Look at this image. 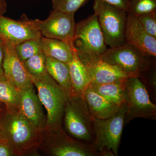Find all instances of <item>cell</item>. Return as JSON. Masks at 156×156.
Here are the masks:
<instances>
[{"mask_svg": "<svg viewBox=\"0 0 156 156\" xmlns=\"http://www.w3.org/2000/svg\"><path fill=\"white\" fill-rule=\"evenodd\" d=\"M41 131L19 110H6L0 119V143L10 147L17 156L36 154Z\"/></svg>", "mask_w": 156, "mask_h": 156, "instance_id": "1", "label": "cell"}, {"mask_svg": "<svg viewBox=\"0 0 156 156\" xmlns=\"http://www.w3.org/2000/svg\"><path fill=\"white\" fill-rule=\"evenodd\" d=\"M39 148L49 156H101L92 144L74 139L67 134L62 126L44 128L41 132Z\"/></svg>", "mask_w": 156, "mask_h": 156, "instance_id": "2", "label": "cell"}, {"mask_svg": "<svg viewBox=\"0 0 156 156\" xmlns=\"http://www.w3.org/2000/svg\"><path fill=\"white\" fill-rule=\"evenodd\" d=\"M92 115L83 96L67 97L62 118L65 130L73 138L89 144L94 141Z\"/></svg>", "mask_w": 156, "mask_h": 156, "instance_id": "3", "label": "cell"}, {"mask_svg": "<svg viewBox=\"0 0 156 156\" xmlns=\"http://www.w3.org/2000/svg\"><path fill=\"white\" fill-rule=\"evenodd\" d=\"M74 45L83 63L100 60L107 48L96 14L76 23Z\"/></svg>", "mask_w": 156, "mask_h": 156, "instance_id": "4", "label": "cell"}, {"mask_svg": "<svg viewBox=\"0 0 156 156\" xmlns=\"http://www.w3.org/2000/svg\"><path fill=\"white\" fill-rule=\"evenodd\" d=\"M30 76L34 86L36 87L39 99L47 111L45 127L62 126L67 95L48 72L37 77L30 75Z\"/></svg>", "mask_w": 156, "mask_h": 156, "instance_id": "5", "label": "cell"}, {"mask_svg": "<svg viewBox=\"0 0 156 156\" xmlns=\"http://www.w3.org/2000/svg\"><path fill=\"white\" fill-rule=\"evenodd\" d=\"M127 108L126 104L123 103L119 110L109 118L99 119L93 117L94 141L92 145L100 154L109 151L118 156Z\"/></svg>", "mask_w": 156, "mask_h": 156, "instance_id": "6", "label": "cell"}, {"mask_svg": "<svg viewBox=\"0 0 156 156\" xmlns=\"http://www.w3.org/2000/svg\"><path fill=\"white\" fill-rule=\"evenodd\" d=\"M93 9L107 46L114 48L125 44L127 12L102 0H94Z\"/></svg>", "mask_w": 156, "mask_h": 156, "instance_id": "7", "label": "cell"}, {"mask_svg": "<svg viewBox=\"0 0 156 156\" xmlns=\"http://www.w3.org/2000/svg\"><path fill=\"white\" fill-rule=\"evenodd\" d=\"M124 98L128 108L125 123H129L136 118L156 119V105L151 101L145 85L140 77L126 78Z\"/></svg>", "mask_w": 156, "mask_h": 156, "instance_id": "8", "label": "cell"}, {"mask_svg": "<svg viewBox=\"0 0 156 156\" xmlns=\"http://www.w3.org/2000/svg\"><path fill=\"white\" fill-rule=\"evenodd\" d=\"M101 60L115 66L130 76L140 77L149 68L147 57L133 45L125 44L107 49Z\"/></svg>", "mask_w": 156, "mask_h": 156, "instance_id": "9", "label": "cell"}, {"mask_svg": "<svg viewBox=\"0 0 156 156\" xmlns=\"http://www.w3.org/2000/svg\"><path fill=\"white\" fill-rule=\"evenodd\" d=\"M74 15L54 9L51 10L47 19L39 20V29L42 36L60 40L67 44L73 50L76 49L74 37L76 23Z\"/></svg>", "mask_w": 156, "mask_h": 156, "instance_id": "10", "label": "cell"}, {"mask_svg": "<svg viewBox=\"0 0 156 156\" xmlns=\"http://www.w3.org/2000/svg\"><path fill=\"white\" fill-rule=\"evenodd\" d=\"M38 21L29 19L25 14L19 20L0 15V40L15 46L26 40L41 37Z\"/></svg>", "mask_w": 156, "mask_h": 156, "instance_id": "11", "label": "cell"}, {"mask_svg": "<svg viewBox=\"0 0 156 156\" xmlns=\"http://www.w3.org/2000/svg\"><path fill=\"white\" fill-rule=\"evenodd\" d=\"M3 44V69L6 80L20 90L34 86L23 62L17 56L14 46L4 43Z\"/></svg>", "mask_w": 156, "mask_h": 156, "instance_id": "12", "label": "cell"}, {"mask_svg": "<svg viewBox=\"0 0 156 156\" xmlns=\"http://www.w3.org/2000/svg\"><path fill=\"white\" fill-rule=\"evenodd\" d=\"M126 43L133 45L147 57L156 56V38L146 31L136 16L128 14L125 31Z\"/></svg>", "mask_w": 156, "mask_h": 156, "instance_id": "13", "label": "cell"}, {"mask_svg": "<svg viewBox=\"0 0 156 156\" xmlns=\"http://www.w3.org/2000/svg\"><path fill=\"white\" fill-rule=\"evenodd\" d=\"M18 108L29 121L41 130L46 127L47 116L34 86L28 89H18Z\"/></svg>", "mask_w": 156, "mask_h": 156, "instance_id": "14", "label": "cell"}, {"mask_svg": "<svg viewBox=\"0 0 156 156\" xmlns=\"http://www.w3.org/2000/svg\"><path fill=\"white\" fill-rule=\"evenodd\" d=\"M83 64L90 79V83H108L130 77L118 68L101 59Z\"/></svg>", "mask_w": 156, "mask_h": 156, "instance_id": "15", "label": "cell"}, {"mask_svg": "<svg viewBox=\"0 0 156 156\" xmlns=\"http://www.w3.org/2000/svg\"><path fill=\"white\" fill-rule=\"evenodd\" d=\"M85 101L93 117L106 119L111 117L119 109L120 106L102 97L89 86L83 94Z\"/></svg>", "mask_w": 156, "mask_h": 156, "instance_id": "16", "label": "cell"}, {"mask_svg": "<svg viewBox=\"0 0 156 156\" xmlns=\"http://www.w3.org/2000/svg\"><path fill=\"white\" fill-rule=\"evenodd\" d=\"M68 65L74 95L83 96L85 89L90 85V80L86 68L76 49L73 50L72 59Z\"/></svg>", "mask_w": 156, "mask_h": 156, "instance_id": "17", "label": "cell"}, {"mask_svg": "<svg viewBox=\"0 0 156 156\" xmlns=\"http://www.w3.org/2000/svg\"><path fill=\"white\" fill-rule=\"evenodd\" d=\"M46 63L48 73L63 89L68 97L74 95L68 65L50 57H46Z\"/></svg>", "mask_w": 156, "mask_h": 156, "instance_id": "18", "label": "cell"}, {"mask_svg": "<svg viewBox=\"0 0 156 156\" xmlns=\"http://www.w3.org/2000/svg\"><path fill=\"white\" fill-rule=\"evenodd\" d=\"M43 52L46 57H50L64 63H69L73 57V50L65 42L57 39L42 36Z\"/></svg>", "mask_w": 156, "mask_h": 156, "instance_id": "19", "label": "cell"}, {"mask_svg": "<svg viewBox=\"0 0 156 156\" xmlns=\"http://www.w3.org/2000/svg\"><path fill=\"white\" fill-rule=\"evenodd\" d=\"M126 78L108 83H90L89 86L102 97L121 106L125 103L124 95Z\"/></svg>", "mask_w": 156, "mask_h": 156, "instance_id": "20", "label": "cell"}, {"mask_svg": "<svg viewBox=\"0 0 156 156\" xmlns=\"http://www.w3.org/2000/svg\"><path fill=\"white\" fill-rule=\"evenodd\" d=\"M18 89L14 87L5 78L0 79V101L10 111L19 110Z\"/></svg>", "mask_w": 156, "mask_h": 156, "instance_id": "21", "label": "cell"}, {"mask_svg": "<svg viewBox=\"0 0 156 156\" xmlns=\"http://www.w3.org/2000/svg\"><path fill=\"white\" fill-rule=\"evenodd\" d=\"M14 48L17 56L23 62L43 51L41 37L26 40L14 46Z\"/></svg>", "mask_w": 156, "mask_h": 156, "instance_id": "22", "label": "cell"}, {"mask_svg": "<svg viewBox=\"0 0 156 156\" xmlns=\"http://www.w3.org/2000/svg\"><path fill=\"white\" fill-rule=\"evenodd\" d=\"M46 62V56L43 51L23 62L30 75L36 77L43 75L48 72Z\"/></svg>", "mask_w": 156, "mask_h": 156, "instance_id": "23", "label": "cell"}, {"mask_svg": "<svg viewBox=\"0 0 156 156\" xmlns=\"http://www.w3.org/2000/svg\"><path fill=\"white\" fill-rule=\"evenodd\" d=\"M89 0H52L53 9L73 14L85 5Z\"/></svg>", "mask_w": 156, "mask_h": 156, "instance_id": "24", "label": "cell"}, {"mask_svg": "<svg viewBox=\"0 0 156 156\" xmlns=\"http://www.w3.org/2000/svg\"><path fill=\"white\" fill-rule=\"evenodd\" d=\"M156 11V0H131L128 13L135 15Z\"/></svg>", "mask_w": 156, "mask_h": 156, "instance_id": "25", "label": "cell"}, {"mask_svg": "<svg viewBox=\"0 0 156 156\" xmlns=\"http://www.w3.org/2000/svg\"><path fill=\"white\" fill-rule=\"evenodd\" d=\"M136 17L146 31L156 38V11Z\"/></svg>", "mask_w": 156, "mask_h": 156, "instance_id": "26", "label": "cell"}, {"mask_svg": "<svg viewBox=\"0 0 156 156\" xmlns=\"http://www.w3.org/2000/svg\"><path fill=\"white\" fill-rule=\"evenodd\" d=\"M103 2L126 11L128 13L131 0H102Z\"/></svg>", "mask_w": 156, "mask_h": 156, "instance_id": "27", "label": "cell"}, {"mask_svg": "<svg viewBox=\"0 0 156 156\" xmlns=\"http://www.w3.org/2000/svg\"><path fill=\"white\" fill-rule=\"evenodd\" d=\"M17 156L14 151L9 146L0 143V156Z\"/></svg>", "mask_w": 156, "mask_h": 156, "instance_id": "28", "label": "cell"}, {"mask_svg": "<svg viewBox=\"0 0 156 156\" xmlns=\"http://www.w3.org/2000/svg\"><path fill=\"white\" fill-rule=\"evenodd\" d=\"M4 56V48L3 42L0 40V79L5 78L3 69V62Z\"/></svg>", "mask_w": 156, "mask_h": 156, "instance_id": "29", "label": "cell"}, {"mask_svg": "<svg viewBox=\"0 0 156 156\" xmlns=\"http://www.w3.org/2000/svg\"><path fill=\"white\" fill-rule=\"evenodd\" d=\"M6 0H0V15H4L7 11Z\"/></svg>", "mask_w": 156, "mask_h": 156, "instance_id": "30", "label": "cell"}, {"mask_svg": "<svg viewBox=\"0 0 156 156\" xmlns=\"http://www.w3.org/2000/svg\"><path fill=\"white\" fill-rule=\"evenodd\" d=\"M6 111V107L5 105L0 101V119Z\"/></svg>", "mask_w": 156, "mask_h": 156, "instance_id": "31", "label": "cell"}]
</instances>
